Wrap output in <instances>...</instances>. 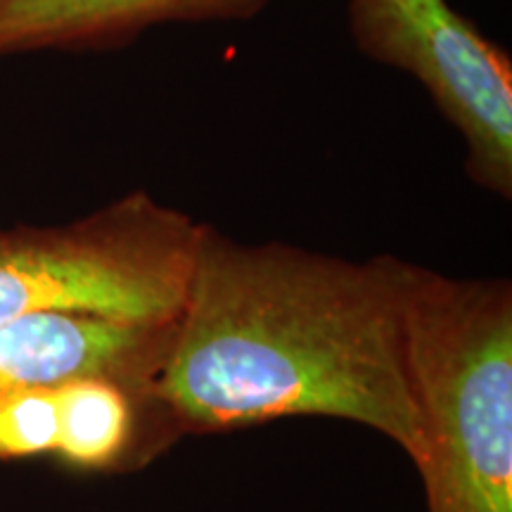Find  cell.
Returning a JSON list of instances; mask_svg holds the SVG:
<instances>
[{
	"label": "cell",
	"mask_w": 512,
	"mask_h": 512,
	"mask_svg": "<svg viewBox=\"0 0 512 512\" xmlns=\"http://www.w3.org/2000/svg\"><path fill=\"white\" fill-rule=\"evenodd\" d=\"M427 512H512V287L399 259Z\"/></svg>",
	"instance_id": "2"
},
{
	"label": "cell",
	"mask_w": 512,
	"mask_h": 512,
	"mask_svg": "<svg viewBox=\"0 0 512 512\" xmlns=\"http://www.w3.org/2000/svg\"><path fill=\"white\" fill-rule=\"evenodd\" d=\"M202 228L145 190L67 226L0 228V320L69 311L174 323Z\"/></svg>",
	"instance_id": "3"
},
{
	"label": "cell",
	"mask_w": 512,
	"mask_h": 512,
	"mask_svg": "<svg viewBox=\"0 0 512 512\" xmlns=\"http://www.w3.org/2000/svg\"><path fill=\"white\" fill-rule=\"evenodd\" d=\"M176 323V320H174ZM174 323L143 325L88 313L43 311L0 320V396L105 377L133 396L143 415Z\"/></svg>",
	"instance_id": "5"
},
{
	"label": "cell",
	"mask_w": 512,
	"mask_h": 512,
	"mask_svg": "<svg viewBox=\"0 0 512 512\" xmlns=\"http://www.w3.org/2000/svg\"><path fill=\"white\" fill-rule=\"evenodd\" d=\"M55 456L81 470H114L143 456V415L136 399L105 377H79L55 387Z\"/></svg>",
	"instance_id": "7"
},
{
	"label": "cell",
	"mask_w": 512,
	"mask_h": 512,
	"mask_svg": "<svg viewBox=\"0 0 512 512\" xmlns=\"http://www.w3.org/2000/svg\"><path fill=\"white\" fill-rule=\"evenodd\" d=\"M55 389L34 387L0 396V458H34L55 453Z\"/></svg>",
	"instance_id": "8"
},
{
	"label": "cell",
	"mask_w": 512,
	"mask_h": 512,
	"mask_svg": "<svg viewBox=\"0 0 512 512\" xmlns=\"http://www.w3.org/2000/svg\"><path fill=\"white\" fill-rule=\"evenodd\" d=\"M320 415L380 432L422 465L399 259L347 261L204 226L150 387L145 451L181 434Z\"/></svg>",
	"instance_id": "1"
},
{
	"label": "cell",
	"mask_w": 512,
	"mask_h": 512,
	"mask_svg": "<svg viewBox=\"0 0 512 512\" xmlns=\"http://www.w3.org/2000/svg\"><path fill=\"white\" fill-rule=\"evenodd\" d=\"M268 0H3L0 53L86 46L164 22L247 19Z\"/></svg>",
	"instance_id": "6"
},
{
	"label": "cell",
	"mask_w": 512,
	"mask_h": 512,
	"mask_svg": "<svg viewBox=\"0 0 512 512\" xmlns=\"http://www.w3.org/2000/svg\"><path fill=\"white\" fill-rule=\"evenodd\" d=\"M0 3H3V0H0Z\"/></svg>",
	"instance_id": "9"
},
{
	"label": "cell",
	"mask_w": 512,
	"mask_h": 512,
	"mask_svg": "<svg viewBox=\"0 0 512 512\" xmlns=\"http://www.w3.org/2000/svg\"><path fill=\"white\" fill-rule=\"evenodd\" d=\"M356 46L413 74L465 140L479 188L512 195V62L446 0H351Z\"/></svg>",
	"instance_id": "4"
}]
</instances>
